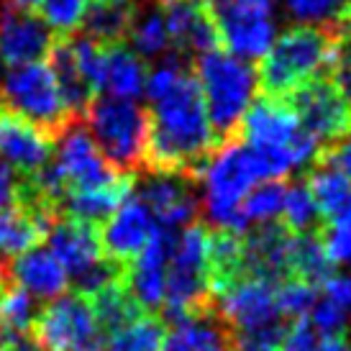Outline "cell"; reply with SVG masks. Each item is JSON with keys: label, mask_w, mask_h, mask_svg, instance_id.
<instances>
[{"label": "cell", "mask_w": 351, "mask_h": 351, "mask_svg": "<svg viewBox=\"0 0 351 351\" xmlns=\"http://www.w3.org/2000/svg\"><path fill=\"white\" fill-rule=\"evenodd\" d=\"M149 144L147 172H175L197 177L223 138L210 126L197 77L187 59L169 54L147 75Z\"/></svg>", "instance_id": "obj_1"}, {"label": "cell", "mask_w": 351, "mask_h": 351, "mask_svg": "<svg viewBox=\"0 0 351 351\" xmlns=\"http://www.w3.org/2000/svg\"><path fill=\"white\" fill-rule=\"evenodd\" d=\"M236 136L262 156L272 180H280L295 167L313 165L321 149L311 134L302 131L293 106L272 95H262L246 108Z\"/></svg>", "instance_id": "obj_2"}, {"label": "cell", "mask_w": 351, "mask_h": 351, "mask_svg": "<svg viewBox=\"0 0 351 351\" xmlns=\"http://www.w3.org/2000/svg\"><path fill=\"white\" fill-rule=\"evenodd\" d=\"M336 54L333 31L318 26H295L287 29L259 62V88L262 95L285 98L300 85L315 77H326Z\"/></svg>", "instance_id": "obj_3"}, {"label": "cell", "mask_w": 351, "mask_h": 351, "mask_svg": "<svg viewBox=\"0 0 351 351\" xmlns=\"http://www.w3.org/2000/svg\"><path fill=\"white\" fill-rule=\"evenodd\" d=\"M200 177L205 182V208L210 221L218 223V228H228L236 234H244L239 205L246 193L256 182L272 180L262 156L236 138L221 144V149L200 169Z\"/></svg>", "instance_id": "obj_4"}, {"label": "cell", "mask_w": 351, "mask_h": 351, "mask_svg": "<svg viewBox=\"0 0 351 351\" xmlns=\"http://www.w3.org/2000/svg\"><path fill=\"white\" fill-rule=\"evenodd\" d=\"M208 228L200 223L185 226L175 234L165 282V321H180L187 315L210 311L215 305L208 269Z\"/></svg>", "instance_id": "obj_5"}, {"label": "cell", "mask_w": 351, "mask_h": 351, "mask_svg": "<svg viewBox=\"0 0 351 351\" xmlns=\"http://www.w3.org/2000/svg\"><path fill=\"white\" fill-rule=\"evenodd\" d=\"M277 285L262 277H239L215 295V313L239 343L280 346L287 323L277 308Z\"/></svg>", "instance_id": "obj_6"}, {"label": "cell", "mask_w": 351, "mask_h": 351, "mask_svg": "<svg viewBox=\"0 0 351 351\" xmlns=\"http://www.w3.org/2000/svg\"><path fill=\"white\" fill-rule=\"evenodd\" d=\"M85 126L90 136L113 167L136 175L147 167L149 110L126 98H98L85 110Z\"/></svg>", "instance_id": "obj_7"}, {"label": "cell", "mask_w": 351, "mask_h": 351, "mask_svg": "<svg viewBox=\"0 0 351 351\" xmlns=\"http://www.w3.org/2000/svg\"><path fill=\"white\" fill-rule=\"evenodd\" d=\"M195 69L210 126L223 141L236 138L241 116L246 113L256 88L254 69L244 59L226 54L221 49L200 54Z\"/></svg>", "instance_id": "obj_8"}, {"label": "cell", "mask_w": 351, "mask_h": 351, "mask_svg": "<svg viewBox=\"0 0 351 351\" xmlns=\"http://www.w3.org/2000/svg\"><path fill=\"white\" fill-rule=\"evenodd\" d=\"M0 103L39 123L41 128H47L54 138H59V134L75 118H80L67 108L49 62L44 59L10 67L0 88Z\"/></svg>", "instance_id": "obj_9"}, {"label": "cell", "mask_w": 351, "mask_h": 351, "mask_svg": "<svg viewBox=\"0 0 351 351\" xmlns=\"http://www.w3.org/2000/svg\"><path fill=\"white\" fill-rule=\"evenodd\" d=\"M31 333L44 351H103L106 346L93 305L77 293L59 295L47 308H41Z\"/></svg>", "instance_id": "obj_10"}, {"label": "cell", "mask_w": 351, "mask_h": 351, "mask_svg": "<svg viewBox=\"0 0 351 351\" xmlns=\"http://www.w3.org/2000/svg\"><path fill=\"white\" fill-rule=\"evenodd\" d=\"M57 159H54V175L64 197L77 190H93V187H108L116 185L118 180H123L131 172H121L113 167L106 156L100 154L95 141L90 136L88 126L82 118H75L57 138ZM64 203V200H62Z\"/></svg>", "instance_id": "obj_11"}, {"label": "cell", "mask_w": 351, "mask_h": 351, "mask_svg": "<svg viewBox=\"0 0 351 351\" xmlns=\"http://www.w3.org/2000/svg\"><path fill=\"white\" fill-rule=\"evenodd\" d=\"M221 44L239 59L264 57L274 41V0H208Z\"/></svg>", "instance_id": "obj_12"}, {"label": "cell", "mask_w": 351, "mask_h": 351, "mask_svg": "<svg viewBox=\"0 0 351 351\" xmlns=\"http://www.w3.org/2000/svg\"><path fill=\"white\" fill-rule=\"evenodd\" d=\"M285 100L298 113L305 134H311L321 147L336 144L351 134V106L333 88L328 77H315L293 90Z\"/></svg>", "instance_id": "obj_13"}, {"label": "cell", "mask_w": 351, "mask_h": 351, "mask_svg": "<svg viewBox=\"0 0 351 351\" xmlns=\"http://www.w3.org/2000/svg\"><path fill=\"white\" fill-rule=\"evenodd\" d=\"M54 144L57 138L47 128L0 103V159L19 177L36 175L49 165Z\"/></svg>", "instance_id": "obj_14"}, {"label": "cell", "mask_w": 351, "mask_h": 351, "mask_svg": "<svg viewBox=\"0 0 351 351\" xmlns=\"http://www.w3.org/2000/svg\"><path fill=\"white\" fill-rule=\"evenodd\" d=\"M138 200L149 208L154 223L167 231L185 228L197 218V193L190 175L149 172L138 187Z\"/></svg>", "instance_id": "obj_15"}, {"label": "cell", "mask_w": 351, "mask_h": 351, "mask_svg": "<svg viewBox=\"0 0 351 351\" xmlns=\"http://www.w3.org/2000/svg\"><path fill=\"white\" fill-rule=\"evenodd\" d=\"M156 223L149 208L134 193L100 223V249L110 262L128 267L147 249Z\"/></svg>", "instance_id": "obj_16"}, {"label": "cell", "mask_w": 351, "mask_h": 351, "mask_svg": "<svg viewBox=\"0 0 351 351\" xmlns=\"http://www.w3.org/2000/svg\"><path fill=\"white\" fill-rule=\"evenodd\" d=\"M169 34V47L182 59L218 49V29L208 0H156Z\"/></svg>", "instance_id": "obj_17"}, {"label": "cell", "mask_w": 351, "mask_h": 351, "mask_svg": "<svg viewBox=\"0 0 351 351\" xmlns=\"http://www.w3.org/2000/svg\"><path fill=\"white\" fill-rule=\"evenodd\" d=\"M177 231H167L156 226L152 241L126 267V287L138 302L144 313H156L165 302V282H167V262L172 252Z\"/></svg>", "instance_id": "obj_18"}, {"label": "cell", "mask_w": 351, "mask_h": 351, "mask_svg": "<svg viewBox=\"0 0 351 351\" xmlns=\"http://www.w3.org/2000/svg\"><path fill=\"white\" fill-rule=\"evenodd\" d=\"M57 34L31 10H0V59L8 67L39 62L49 54Z\"/></svg>", "instance_id": "obj_19"}, {"label": "cell", "mask_w": 351, "mask_h": 351, "mask_svg": "<svg viewBox=\"0 0 351 351\" xmlns=\"http://www.w3.org/2000/svg\"><path fill=\"white\" fill-rule=\"evenodd\" d=\"M159 351H236V339L213 305L210 311L169 323Z\"/></svg>", "instance_id": "obj_20"}, {"label": "cell", "mask_w": 351, "mask_h": 351, "mask_svg": "<svg viewBox=\"0 0 351 351\" xmlns=\"http://www.w3.org/2000/svg\"><path fill=\"white\" fill-rule=\"evenodd\" d=\"M10 280L34 298H59L67 293L69 274L49 249H29L8 262Z\"/></svg>", "instance_id": "obj_21"}, {"label": "cell", "mask_w": 351, "mask_h": 351, "mask_svg": "<svg viewBox=\"0 0 351 351\" xmlns=\"http://www.w3.org/2000/svg\"><path fill=\"white\" fill-rule=\"evenodd\" d=\"M57 218L31 210L29 205L13 203L0 210V262H8L19 254L29 252L49 234Z\"/></svg>", "instance_id": "obj_22"}, {"label": "cell", "mask_w": 351, "mask_h": 351, "mask_svg": "<svg viewBox=\"0 0 351 351\" xmlns=\"http://www.w3.org/2000/svg\"><path fill=\"white\" fill-rule=\"evenodd\" d=\"M136 8L138 0H90L82 23L90 39L103 47H116L128 39Z\"/></svg>", "instance_id": "obj_23"}, {"label": "cell", "mask_w": 351, "mask_h": 351, "mask_svg": "<svg viewBox=\"0 0 351 351\" xmlns=\"http://www.w3.org/2000/svg\"><path fill=\"white\" fill-rule=\"evenodd\" d=\"M308 318L323 336L346 333V326L351 323V277L331 274L318 287V300Z\"/></svg>", "instance_id": "obj_24"}, {"label": "cell", "mask_w": 351, "mask_h": 351, "mask_svg": "<svg viewBox=\"0 0 351 351\" xmlns=\"http://www.w3.org/2000/svg\"><path fill=\"white\" fill-rule=\"evenodd\" d=\"M90 305H93V313H95V321H98L100 333L106 336V341L113 336L116 331H121L123 326H128L131 321H136L141 315V308L138 302L134 300V295L128 293L126 287V274L121 280H113L108 282L106 287H100L95 295L88 298Z\"/></svg>", "instance_id": "obj_25"}, {"label": "cell", "mask_w": 351, "mask_h": 351, "mask_svg": "<svg viewBox=\"0 0 351 351\" xmlns=\"http://www.w3.org/2000/svg\"><path fill=\"white\" fill-rule=\"evenodd\" d=\"M305 185L311 187L323 223L351 215V180L343 177L336 167L313 165L311 175L305 177Z\"/></svg>", "instance_id": "obj_26"}, {"label": "cell", "mask_w": 351, "mask_h": 351, "mask_svg": "<svg viewBox=\"0 0 351 351\" xmlns=\"http://www.w3.org/2000/svg\"><path fill=\"white\" fill-rule=\"evenodd\" d=\"M147 67L144 62L126 49L123 44L108 47V67H106V88L113 98H126L136 100L138 95H144L147 88Z\"/></svg>", "instance_id": "obj_27"}, {"label": "cell", "mask_w": 351, "mask_h": 351, "mask_svg": "<svg viewBox=\"0 0 351 351\" xmlns=\"http://www.w3.org/2000/svg\"><path fill=\"white\" fill-rule=\"evenodd\" d=\"M333 267L323 252L318 234H295L290 244V277L311 287H321L333 274Z\"/></svg>", "instance_id": "obj_28"}, {"label": "cell", "mask_w": 351, "mask_h": 351, "mask_svg": "<svg viewBox=\"0 0 351 351\" xmlns=\"http://www.w3.org/2000/svg\"><path fill=\"white\" fill-rule=\"evenodd\" d=\"M149 3L152 5L147 10H141V5L136 8V16L128 31V41L141 57H162L169 47V34H167L165 16L156 5V0H149Z\"/></svg>", "instance_id": "obj_29"}, {"label": "cell", "mask_w": 351, "mask_h": 351, "mask_svg": "<svg viewBox=\"0 0 351 351\" xmlns=\"http://www.w3.org/2000/svg\"><path fill=\"white\" fill-rule=\"evenodd\" d=\"M285 190L287 187L280 180H264V185H254L246 193V197L239 205V218H241L244 231L249 226L269 223L274 218H280V210H282L285 203Z\"/></svg>", "instance_id": "obj_30"}, {"label": "cell", "mask_w": 351, "mask_h": 351, "mask_svg": "<svg viewBox=\"0 0 351 351\" xmlns=\"http://www.w3.org/2000/svg\"><path fill=\"white\" fill-rule=\"evenodd\" d=\"M36 302L23 287L8 280L0 285V333H26L36 318Z\"/></svg>", "instance_id": "obj_31"}, {"label": "cell", "mask_w": 351, "mask_h": 351, "mask_svg": "<svg viewBox=\"0 0 351 351\" xmlns=\"http://www.w3.org/2000/svg\"><path fill=\"white\" fill-rule=\"evenodd\" d=\"M165 323L152 313H141L136 321L123 326L106 341V351H159Z\"/></svg>", "instance_id": "obj_32"}, {"label": "cell", "mask_w": 351, "mask_h": 351, "mask_svg": "<svg viewBox=\"0 0 351 351\" xmlns=\"http://www.w3.org/2000/svg\"><path fill=\"white\" fill-rule=\"evenodd\" d=\"M321 215H318V205L313 200L311 187L302 182H295L285 190V203L280 210V223L290 231V234H311Z\"/></svg>", "instance_id": "obj_33"}, {"label": "cell", "mask_w": 351, "mask_h": 351, "mask_svg": "<svg viewBox=\"0 0 351 351\" xmlns=\"http://www.w3.org/2000/svg\"><path fill=\"white\" fill-rule=\"evenodd\" d=\"M88 5L90 0H39V13L57 36H69L82 26Z\"/></svg>", "instance_id": "obj_34"}, {"label": "cell", "mask_w": 351, "mask_h": 351, "mask_svg": "<svg viewBox=\"0 0 351 351\" xmlns=\"http://www.w3.org/2000/svg\"><path fill=\"white\" fill-rule=\"evenodd\" d=\"M315 300H318V287H311L302 280L287 277L277 285V308L285 315V321L308 318Z\"/></svg>", "instance_id": "obj_35"}, {"label": "cell", "mask_w": 351, "mask_h": 351, "mask_svg": "<svg viewBox=\"0 0 351 351\" xmlns=\"http://www.w3.org/2000/svg\"><path fill=\"white\" fill-rule=\"evenodd\" d=\"M318 239H321L323 252H326V256H328V262L333 267L351 262V215L326 221Z\"/></svg>", "instance_id": "obj_36"}, {"label": "cell", "mask_w": 351, "mask_h": 351, "mask_svg": "<svg viewBox=\"0 0 351 351\" xmlns=\"http://www.w3.org/2000/svg\"><path fill=\"white\" fill-rule=\"evenodd\" d=\"M285 5H287V10L298 21H305V23H331L341 13L346 0H285Z\"/></svg>", "instance_id": "obj_37"}, {"label": "cell", "mask_w": 351, "mask_h": 351, "mask_svg": "<svg viewBox=\"0 0 351 351\" xmlns=\"http://www.w3.org/2000/svg\"><path fill=\"white\" fill-rule=\"evenodd\" d=\"M313 165L336 167L343 177L351 180V134L346 138H341V141H336V144H326V147L318 149Z\"/></svg>", "instance_id": "obj_38"}, {"label": "cell", "mask_w": 351, "mask_h": 351, "mask_svg": "<svg viewBox=\"0 0 351 351\" xmlns=\"http://www.w3.org/2000/svg\"><path fill=\"white\" fill-rule=\"evenodd\" d=\"M19 200V177L0 159V210Z\"/></svg>", "instance_id": "obj_39"}, {"label": "cell", "mask_w": 351, "mask_h": 351, "mask_svg": "<svg viewBox=\"0 0 351 351\" xmlns=\"http://www.w3.org/2000/svg\"><path fill=\"white\" fill-rule=\"evenodd\" d=\"M0 351H44L34 333H0Z\"/></svg>", "instance_id": "obj_40"}, {"label": "cell", "mask_w": 351, "mask_h": 351, "mask_svg": "<svg viewBox=\"0 0 351 351\" xmlns=\"http://www.w3.org/2000/svg\"><path fill=\"white\" fill-rule=\"evenodd\" d=\"M313 351H351V343L346 339V333H336V336H323L321 333Z\"/></svg>", "instance_id": "obj_41"}, {"label": "cell", "mask_w": 351, "mask_h": 351, "mask_svg": "<svg viewBox=\"0 0 351 351\" xmlns=\"http://www.w3.org/2000/svg\"><path fill=\"white\" fill-rule=\"evenodd\" d=\"M10 8H19V10H31L36 13L39 10V0H5Z\"/></svg>", "instance_id": "obj_42"}, {"label": "cell", "mask_w": 351, "mask_h": 351, "mask_svg": "<svg viewBox=\"0 0 351 351\" xmlns=\"http://www.w3.org/2000/svg\"><path fill=\"white\" fill-rule=\"evenodd\" d=\"M236 351H274L272 346H249V343H239Z\"/></svg>", "instance_id": "obj_43"}, {"label": "cell", "mask_w": 351, "mask_h": 351, "mask_svg": "<svg viewBox=\"0 0 351 351\" xmlns=\"http://www.w3.org/2000/svg\"><path fill=\"white\" fill-rule=\"evenodd\" d=\"M346 3H349V5H351V0H346Z\"/></svg>", "instance_id": "obj_44"}]
</instances>
